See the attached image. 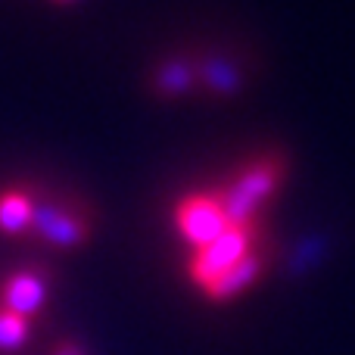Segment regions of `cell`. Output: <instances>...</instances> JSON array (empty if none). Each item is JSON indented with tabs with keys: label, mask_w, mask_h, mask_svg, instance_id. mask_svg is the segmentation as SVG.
<instances>
[{
	"label": "cell",
	"mask_w": 355,
	"mask_h": 355,
	"mask_svg": "<svg viewBox=\"0 0 355 355\" xmlns=\"http://www.w3.org/2000/svg\"><path fill=\"white\" fill-rule=\"evenodd\" d=\"M31 337V318L0 306V352H19Z\"/></svg>",
	"instance_id": "cell-10"
},
{
	"label": "cell",
	"mask_w": 355,
	"mask_h": 355,
	"mask_svg": "<svg viewBox=\"0 0 355 355\" xmlns=\"http://www.w3.org/2000/svg\"><path fill=\"white\" fill-rule=\"evenodd\" d=\"M37 209V193L31 187H6L0 190V234L19 237L31 231Z\"/></svg>",
	"instance_id": "cell-6"
},
{
	"label": "cell",
	"mask_w": 355,
	"mask_h": 355,
	"mask_svg": "<svg viewBox=\"0 0 355 355\" xmlns=\"http://www.w3.org/2000/svg\"><path fill=\"white\" fill-rule=\"evenodd\" d=\"M53 355H85V352H81L78 346L72 343V340H66V343H60V346H56V352H53Z\"/></svg>",
	"instance_id": "cell-11"
},
{
	"label": "cell",
	"mask_w": 355,
	"mask_h": 355,
	"mask_svg": "<svg viewBox=\"0 0 355 355\" xmlns=\"http://www.w3.org/2000/svg\"><path fill=\"white\" fill-rule=\"evenodd\" d=\"M256 243H259L256 225H243V227L231 225L225 234H218L212 243H206V246H200V250L190 252L187 277L206 293V290L212 287L218 277H225L227 271L246 256V252L256 250Z\"/></svg>",
	"instance_id": "cell-1"
},
{
	"label": "cell",
	"mask_w": 355,
	"mask_h": 355,
	"mask_svg": "<svg viewBox=\"0 0 355 355\" xmlns=\"http://www.w3.org/2000/svg\"><path fill=\"white\" fill-rule=\"evenodd\" d=\"M47 302V277L37 268H19L0 281V306L35 321Z\"/></svg>",
	"instance_id": "cell-4"
},
{
	"label": "cell",
	"mask_w": 355,
	"mask_h": 355,
	"mask_svg": "<svg viewBox=\"0 0 355 355\" xmlns=\"http://www.w3.org/2000/svg\"><path fill=\"white\" fill-rule=\"evenodd\" d=\"M53 3H75V0H53Z\"/></svg>",
	"instance_id": "cell-12"
},
{
	"label": "cell",
	"mask_w": 355,
	"mask_h": 355,
	"mask_svg": "<svg viewBox=\"0 0 355 355\" xmlns=\"http://www.w3.org/2000/svg\"><path fill=\"white\" fill-rule=\"evenodd\" d=\"M196 81L215 97H237L243 91L246 78L243 69L225 53H206L196 60Z\"/></svg>",
	"instance_id": "cell-5"
},
{
	"label": "cell",
	"mask_w": 355,
	"mask_h": 355,
	"mask_svg": "<svg viewBox=\"0 0 355 355\" xmlns=\"http://www.w3.org/2000/svg\"><path fill=\"white\" fill-rule=\"evenodd\" d=\"M31 237L53 250H75L91 237V212L75 200H41L37 196Z\"/></svg>",
	"instance_id": "cell-2"
},
{
	"label": "cell",
	"mask_w": 355,
	"mask_h": 355,
	"mask_svg": "<svg viewBox=\"0 0 355 355\" xmlns=\"http://www.w3.org/2000/svg\"><path fill=\"white\" fill-rule=\"evenodd\" d=\"M227 227H231V221H227L215 193H190L175 206V231L190 246V252L212 243Z\"/></svg>",
	"instance_id": "cell-3"
},
{
	"label": "cell",
	"mask_w": 355,
	"mask_h": 355,
	"mask_svg": "<svg viewBox=\"0 0 355 355\" xmlns=\"http://www.w3.org/2000/svg\"><path fill=\"white\" fill-rule=\"evenodd\" d=\"M262 268H265V256H262V250H252V252H246L243 259H240L237 265H234L231 271H227L225 277H218V281L212 284V287L206 290V296L212 302H227V300H234V296H240L243 290H250L252 284L259 281V275H262Z\"/></svg>",
	"instance_id": "cell-8"
},
{
	"label": "cell",
	"mask_w": 355,
	"mask_h": 355,
	"mask_svg": "<svg viewBox=\"0 0 355 355\" xmlns=\"http://www.w3.org/2000/svg\"><path fill=\"white\" fill-rule=\"evenodd\" d=\"M281 175H284L281 159H262V162H252L250 168H243V172L234 178L231 187H237L240 193L259 209L275 193V187L281 184Z\"/></svg>",
	"instance_id": "cell-9"
},
{
	"label": "cell",
	"mask_w": 355,
	"mask_h": 355,
	"mask_svg": "<svg viewBox=\"0 0 355 355\" xmlns=\"http://www.w3.org/2000/svg\"><path fill=\"white\" fill-rule=\"evenodd\" d=\"M150 85L166 100L184 97V94H190L200 85V81H196V60H190V56H168V60H162L159 66L153 69Z\"/></svg>",
	"instance_id": "cell-7"
}]
</instances>
